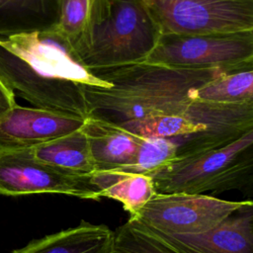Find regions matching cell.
Wrapping results in <instances>:
<instances>
[{"mask_svg": "<svg viewBox=\"0 0 253 253\" xmlns=\"http://www.w3.org/2000/svg\"><path fill=\"white\" fill-rule=\"evenodd\" d=\"M245 203L204 194L156 193L129 217L168 235L198 234L210 230Z\"/></svg>", "mask_w": 253, "mask_h": 253, "instance_id": "52a82bcc", "label": "cell"}, {"mask_svg": "<svg viewBox=\"0 0 253 253\" xmlns=\"http://www.w3.org/2000/svg\"><path fill=\"white\" fill-rule=\"evenodd\" d=\"M84 121L16 105L0 120V148H31L80 129Z\"/></svg>", "mask_w": 253, "mask_h": 253, "instance_id": "9c48e42d", "label": "cell"}, {"mask_svg": "<svg viewBox=\"0 0 253 253\" xmlns=\"http://www.w3.org/2000/svg\"><path fill=\"white\" fill-rule=\"evenodd\" d=\"M62 0H0V37L56 26Z\"/></svg>", "mask_w": 253, "mask_h": 253, "instance_id": "5bb4252c", "label": "cell"}, {"mask_svg": "<svg viewBox=\"0 0 253 253\" xmlns=\"http://www.w3.org/2000/svg\"><path fill=\"white\" fill-rule=\"evenodd\" d=\"M39 162L73 176H90L95 170L88 140L80 129L28 148Z\"/></svg>", "mask_w": 253, "mask_h": 253, "instance_id": "4fadbf2b", "label": "cell"}, {"mask_svg": "<svg viewBox=\"0 0 253 253\" xmlns=\"http://www.w3.org/2000/svg\"><path fill=\"white\" fill-rule=\"evenodd\" d=\"M16 105L15 93L7 88L0 79V120Z\"/></svg>", "mask_w": 253, "mask_h": 253, "instance_id": "ffe728a7", "label": "cell"}, {"mask_svg": "<svg viewBox=\"0 0 253 253\" xmlns=\"http://www.w3.org/2000/svg\"><path fill=\"white\" fill-rule=\"evenodd\" d=\"M168 236L187 253H253V203L246 201L208 231Z\"/></svg>", "mask_w": 253, "mask_h": 253, "instance_id": "30bf717a", "label": "cell"}, {"mask_svg": "<svg viewBox=\"0 0 253 253\" xmlns=\"http://www.w3.org/2000/svg\"><path fill=\"white\" fill-rule=\"evenodd\" d=\"M114 231L82 220L78 225L35 239L12 253H114Z\"/></svg>", "mask_w": 253, "mask_h": 253, "instance_id": "7c38bea8", "label": "cell"}, {"mask_svg": "<svg viewBox=\"0 0 253 253\" xmlns=\"http://www.w3.org/2000/svg\"><path fill=\"white\" fill-rule=\"evenodd\" d=\"M89 10L90 0H62L59 19L54 29L72 42L83 31Z\"/></svg>", "mask_w": 253, "mask_h": 253, "instance_id": "d6986e66", "label": "cell"}, {"mask_svg": "<svg viewBox=\"0 0 253 253\" xmlns=\"http://www.w3.org/2000/svg\"><path fill=\"white\" fill-rule=\"evenodd\" d=\"M178 146L171 138H142L133 163L121 172L148 175L177 157Z\"/></svg>", "mask_w": 253, "mask_h": 253, "instance_id": "ac0fdd59", "label": "cell"}, {"mask_svg": "<svg viewBox=\"0 0 253 253\" xmlns=\"http://www.w3.org/2000/svg\"><path fill=\"white\" fill-rule=\"evenodd\" d=\"M147 176L157 194L242 190L253 181V129L228 144L177 157Z\"/></svg>", "mask_w": 253, "mask_h": 253, "instance_id": "277c9868", "label": "cell"}, {"mask_svg": "<svg viewBox=\"0 0 253 253\" xmlns=\"http://www.w3.org/2000/svg\"><path fill=\"white\" fill-rule=\"evenodd\" d=\"M114 253H187L168 235L129 217L114 231Z\"/></svg>", "mask_w": 253, "mask_h": 253, "instance_id": "2e32d148", "label": "cell"}, {"mask_svg": "<svg viewBox=\"0 0 253 253\" xmlns=\"http://www.w3.org/2000/svg\"><path fill=\"white\" fill-rule=\"evenodd\" d=\"M247 66L182 69L140 62L94 70L91 72L110 87L84 85L88 117L121 126L146 117L184 114L196 89Z\"/></svg>", "mask_w": 253, "mask_h": 253, "instance_id": "7a4b0ae2", "label": "cell"}, {"mask_svg": "<svg viewBox=\"0 0 253 253\" xmlns=\"http://www.w3.org/2000/svg\"><path fill=\"white\" fill-rule=\"evenodd\" d=\"M196 101L237 104L253 101V65L232 70L195 90Z\"/></svg>", "mask_w": 253, "mask_h": 253, "instance_id": "e0dca14e", "label": "cell"}, {"mask_svg": "<svg viewBox=\"0 0 253 253\" xmlns=\"http://www.w3.org/2000/svg\"><path fill=\"white\" fill-rule=\"evenodd\" d=\"M0 79L35 108L80 120L88 117L84 85L110 87L54 28L0 37Z\"/></svg>", "mask_w": 253, "mask_h": 253, "instance_id": "6da1fadb", "label": "cell"}, {"mask_svg": "<svg viewBox=\"0 0 253 253\" xmlns=\"http://www.w3.org/2000/svg\"><path fill=\"white\" fill-rule=\"evenodd\" d=\"M91 183L101 198L120 202L129 216L134 215L156 194L147 175L121 171H96L90 175Z\"/></svg>", "mask_w": 253, "mask_h": 253, "instance_id": "9a60e30c", "label": "cell"}, {"mask_svg": "<svg viewBox=\"0 0 253 253\" xmlns=\"http://www.w3.org/2000/svg\"><path fill=\"white\" fill-rule=\"evenodd\" d=\"M62 194L101 200L90 176H73L37 161L28 148H0V195Z\"/></svg>", "mask_w": 253, "mask_h": 253, "instance_id": "ba28073f", "label": "cell"}, {"mask_svg": "<svg viewBox=\"0 0 253 253\" xmlns=\"http://www.w3.org/2000/svg\"><path fill=\"white\" fill-rule=\"evenodd\" d=\"M144 62L182 69L253 65V31L161 35Z\"/></svg>", "mask_w": 253, "mask_h": 253, "instance_id": "5b68a950", "label": "cell"}, {"mask_svg": "<svg viewBox=\"0 0 253 253\" xmlns=\"http://www.w3.org/2000/svg\"><path fill=\"white\" fill-rule=\"evenodd\" d=\"M161 34L253 31V0H140Z\"/></svg>", "mask_w": 253, "mask_h": 253, "instance_id": "8992f818", "label": "cell"}, {"mask_svg": "<svg viewBox=\"0 0 253 253\" xmlns=\"http://www.w3.org/2000/svg\"><path fill=\"white\" fill-rule=\"evenodd\" d=\"M161 35L140 0H90L87 23L70 43L94 71L144 62Z\"/></svg>", "mask_w": 253, "mask_h": 253, "instance_id": "3957f363", "label": "cell"}, {"mask_svg": "<svg viewBox=\"0 0 253 253\" xmlns=\"http://www.w3.org/2000/svg\"><path fill=\"white\" fill-rule=\"evenodd\" d=\"M81 130L88 140L96 171H121L130 166L142 139L119 126L90 117Z\"/></svg>", "mask_w": 253, "mask_h": 253, "instance_id": "8fae6325", "label": "cell"}]
</instances>
